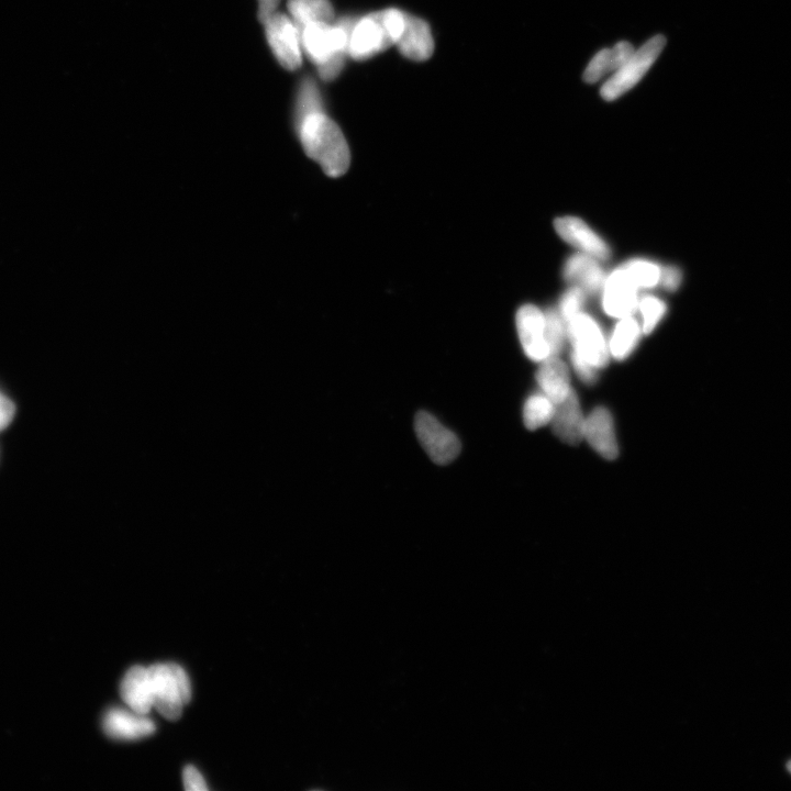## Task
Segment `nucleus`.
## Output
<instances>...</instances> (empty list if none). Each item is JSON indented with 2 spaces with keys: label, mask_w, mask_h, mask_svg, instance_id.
<instances>
[{
  "label": "nucleus",
  "mask_w": 791,
  "mask_h": 791,
  "mask_svg": "<svg viewBox=\"0 0 791 791\" xmlns=\"http://www.w3.org/2000/svg\"><path fill=\"white\" fill-rule=\"evenodd\" d=\"M295 128L303 149L330 177H339L349 170L351 154L339 126L325 111H315L295 119Z\"/></svg>",
  "instance_id": "obj_1"
},
{
  "label": "nucleus",
  "mask_w": 791,
  "mask_h": 791,
  "mask_svg": "<svg viewBox=\"0 0 791 791\" xmlns=\"http://www.w3.org/2000/svg\"><path fill=\"white\" fill-rule=\"evenodd\" d=\"M152 705L161 715L175 721L191 701V682L180 665L155 664L148 668Z\"/></svg>",
  "instance_id": "obj_2"
},
{
  "label": "nucleus",
  "mask_w": 791,
  "mask_h": 791,
  "mask_svg": "<svg viewBox=\"0 0 791 791\" xmlns=\"http://www.w3.org/2000/svg\"><path fill=\"white\" fill-rule=\"evenodd\" d=\"M354 24L351 18H344L338 24L316 22L300 28L303 51L317 68L337 57H347L350 31Z\"/></svg>",
  "instance_id": "obj_3"
},
{
  "label": "nucleus",
  "mask_w": 791,
  "mask_h": 791,
  "mask_svg": "<svg viewBox=\"0 0 791 791\" xmlns=\"http://www.w3.org/2000/svg\"><path fill=\"white\" fill-rule=\"evenodd\" d=\"M665 46L666 39L661 35L646 41L639 50L634 52L628 63L614 73L601 87V97L607 102H614V100L631 91L648 73L655 61L659 59Z\"/></svg>",
  "instance_id": "obj_4"
},
{
  "label": "nucleus",
  "mask_w": 791,
  "mask_h": 791,
  "mask_svg": "<svg viewBox=\"0 0 791 791\" xmlns=\"http://www.w3.org/2000/svg\"><path fill=\"white\" fill-rule=\"evenodd\" d=\"M267 42L276 60L287 71H296L303 64V46L295 21L284 14H273L263 22Z\"/></svg>",
  "instance_id": "obj_5"
},
{
  "label": "nucleus",
  "mask_w": 791,
  "mask_h": 791,
  "mask_svg": "<svg viewBox=\"0 0 791 791\" xmlns=\"http://www.w3.org/2000/svg\"><path fill=\"white\" fill-rule=\"evenodd\" d=\"M415 430L421 447L436 464L447 465L458 458L462 445L455 434L427 411H419Z\"/></svg>",
  "instance_id": "obj_6"
},
{
  "label": "nucleus",
  "mask_w": 791,
  "mask_h": 791,
  "mask_svg": "<svg viewBox=\"0 0 791 791\" xmlns=\"http://www.w3.org/2000/svg\"><path fill=\"white\" fill-rule=\"evenodd\" d=\"M567 334L573 351L581 355L595 369H604L609 363V345L598 323L590 316L578 314L567 323Z\"/></svg>",
  "instance_id": "obj_7"
},
{
  "label": "nucleus",
  "mask_w": 791,
  "mask_h": 791,
  "mask_svg": "<svg viewBox=\"0 0 791 791\" xmlns=\"http://www.w3.org/2000/svg\"><path fill=\"white\" fill-rule=\"evenodd\" d=\"M392 46L381 11L354 21L348 47V55L353 60H369Z\"/></svg>",
  "instance_id": "obj_8"
},
{
  "label": "nucleus",
  "mask_w": 791,
  "mask_h": 791,
  "mask_svg": "<svg viewBox=\"0 0 791 791\" xmlns=\"http://www.w3.org/2000/svg\"><path fill=\"white\" fill-rule=\"evenodd\" d=\"M517 329L523 351L529 359L543 362L550 358V348L545 337V317L538 307L526 305L520 308Z\"/></svg>",
  "instance_id": "obj_9"
},
{
  "label": "nucleus",
  "mask_w": 791,
  "mask_h": 791,
  "mask_svg": "<svg viewBox=\"0 0 791 791\" xmlns=\"http://www.w3.org/2000/svg\"><path fill=\"white\" fill-rule=\"evenodd\" d=\"M603 305L606 313L615 318L630 317L639 307L638 287L622 266L605 282Z\"/></svg>",
  "instance_id": "obj_10"
},
{
  "label": "nucleus",
  "mask_w": 791,
  "mask_h": 791,
  "mask_svg": "<svg viewBox=\"0 0 791 791\" xmlns=\"http://www.w3.org/2000/svg\"><path fill=\"white\" fill-rule=\"evenodd\" d=\"M584 439L606 460H616L619 447L614 419L608 409L599 407L585 419Z\"/></svg>",
  "instance_id": "obj_11"
},
{
  "label": "nucleus",
  "mask_w": 791,
  "mask_h": 791,
  "mask_svg": "<svg viewBox=\"0 0 791 791\" xmlns=\"http://www.w3.org/2000/svg\"><path fill=\"white\" fill-rule=\"evenodd\" d=\"M555 229L561 238L596 260H607L610 256L608 244L582 219L563 217L555 220Z\"/></svg>",
  "instance_id": "obj_12"
},
{
  "label": "nucleus",
  "mask_w": 791,
  "mask_h": 791,
  "mask_svg": "<svg viewBox=\"0 0 791 791\" xmlns=\"http://www.w3.org/2000/svg\"><path fill=\"white\" fill-rule=\"evenodd\" d=\"M585 419L578 397L572 389L562 403L555 405L551 421L555 436L567 444L577 445L584 440Z\"/></svg>",
  "instance_id": "obj_13"
},
{
  "label": "nucleus",
  "mask_w": 791,
  "mask_h": 791,
  "mask_svg": "<svg viewBox=\"0 0 791 791\" xmlns=\"http://www.w3.org/2000/svg\"><path fill=\"white\" fill-rule=\"evenodd\" d=\"M104 730L109 737L120 740H137L155 731L152 720L124 709H111L104 719Z\"/></svg>",
  "instance_id": "obj_14"
},
{
  "label": "nucleus",
  "mask_w": 791,
  "mask_h": 791,
  "mask_svg": "<svg viewBox=\"0 0 791 791\" xmlns=\"http://www.w3.org/2000/svg\"><path fill=\"white\" fill-rule=\"evenodd\" d=\"M397 46L400 53L411 61L423 62L430 59L434 51V40L427 22L407 15L406 27Z\"/></svg>",
  "instance_id": "obj_15"
},
{
  "label": "nucleus",
  "mask_w": 791,
  "mask_h": 791,
  "mask_svg": "<svg viewBox=\"0 0 791 791\" xmlns=\"http://www.w3.org/2000/svg\"><path fill=\"white\" fill-rule=\"evenodd\" d=\"M537 381L543 394L549 397L554 405L562 403L572 392L570 371L557 356H550L542 362L537 374Z\"/></svg>",
  "instance_id": "obj_16"
},
{
  "label": "nucleus",
  "mask_w": 791,
  "mask_h": 791,
  "mask_svg": "<svg viewBox=\"0 0 791 791\" xmlns=\"http://www.w3.org/2000/svg\"><path fill=\"white\" fill-rule=\"evenodd\" d=\"M121 697L133 712L148 715L153 707L148 668H130L121 684Z\"/></svg>",
  "instance_id": "obj_17"
},
{
  "label": "nucleus",
  "mask_w": 791,
  "mask_h": 791,
  "mask_svg": "<svg viewBox=\"0 0 791 791\" xmlns=\"http://www.w3.org/2000/svg\"><path fill=\"white\" fill-rule=\"evenodd\" d=\"M565 280L575 283L590 293L599 291L605 284L603 270L593 256L587 254H576L567 260L564 267Z\"/></svg>",
  "instance_id": "obj_18"
},
{
  "label": "nucleus",
  "mask_w": 791,
  "mask_h": 791,
  "mask_svg": "<svg viewBox=\"0 0 791 791\" xmlns=\"http://www.w3.org/2000/svg\"><path fill=\"white\" fill-rule=\"evenodd\" d=\"M288 11L299 29L316 22H334V9L329 0H288Z\"/></svg>",
  "instance_id": "obj_19"
},
{
  "label": "nucleus",
  "mask_w": 791,
  "mask_h": 791,
  "mask_svg": "<svg viewBox=\"0 0 791 791\" xmlns=\"http://www.w3.org/2000/svg\"><path fill=\"white\" fill-rule=\"evenodd\" d=\"M641 334L642 329L637 320L631 316L621 318L610 339V354L618 361L626 360L637 348Z\"/></svg>",
  "instance_id": "obj_20"
},
{
  "label": "nucleus",
  "mask_w": 791,
  "mask_h": 791,
  "mask_svg": "<svg viewBox=\"0 0 791 791\" xmlns=\"http://www.w3.org/2000/svg\"><path fill=\"white\" fill-rule=\"evenodd\" d=\"M555 405L544 394L532 395L523 407V422L529 430H538L549 425L554 417Z\"/></svg>",
  "instance_id": "obj_21"
},
{
  "label": "nucleus",
  "mask_w": 791,
  "mask_h": 791,
  "mask_svg": "<svg viewBox=\"0 0 791 791\" xmlns=\"http://www.w3.org/2000/svg\"><path fill=\"white\" fill-rule=\"evenodd\" d=\"M622 267L638 288H652L661 281L660 266L650 261L632 260Z\"/></svg>",
  "instance_id": "obj_22"
},
{
  "label": "nucleus",
  "mask_w": 791,
  "mask_h": 791,
  "mask_svg": "<svg viewBox=\"0 0 791 791\" xmlns=\"http://www.w3.org/2000/svg\"><path fill=\"white\" fill-rule=\"evenodd\" d=\"M315 111L323 110V103L318 86L311 79H305L299 85L296 98L295 119L303 117Z\"/></svg>",
  "instance_id": "obj_23"
},
{
  "label": "nucleus",
  "mask_w": 791,
  "mask_h": 791,
  "mask_svg": "<svg viewBox=\"0 0 791 791\" xmlns=\"http://www.w3.org/2000/svg\"><path fill=\"white\" fill-rule=\"evenodd\" d=\"M544 317L545 337L549 344L550 356H557L562 352L566 337H568L567 326H565V320L561 314L556 310L548 311Z\"/></svg>",
  "instance_id": "obj_24"
},
{
  "label": "nucleus",
  "mask_w": 791,
  "mask_h": 791,
  "mask_svg": "<svg viewBox=\"0 0 791 791\" xmlns=\"http://www.w3.org/2000/svg\"><path fill=\"white\" fill-rule=\"evenodd\" d=\"M639 308L643 316V333L650 334L665 316L667 307L663 300L649 295L640 300Z\"/></svg>",
  "instance_id": "obj_25"
},
{
  "label": "nucleus",
  "mask_w": 791,
  "mask_h": 791,
  "mask_svg": "<svg viewBox=\"0 0 791 791\" xmlns=\"http://www.w3.org/2000/svg\"><path fill=\"white\" fill-rule=\"evenodd\" d=\"M609 73H611V51L604 49L599 51L589 62L583 80L587 84H596Z\"/></svg>",
  "instance_id": "obj_26"
},
{
  "label": "nucleus",
  "mask_w": 791,
  "mask_h": 791,
  "mask_svg": "<svg viewBox=\"0 0 791 791\" xmlns=\"http://www.w3.org/2000/svg\"><path fill=\"white\" fill-rule=\"evenodd\" d=\"M585 302V294L581 287H574L565 293L561 299V316L566 323L581 314Z\"/></svg>",
  "instance_id": "obj_27"
},
{
  "label": "nucleus",
  "mask_w": 791,
  "mask_h": 791,
  "mask_svg": "<svg viewBox=\"0 0 791 791\" xmlns=\"http://www.w3.org/2000/svg\"><path fill=\"white\" fill-rule=\"evenodd\" d=\"M611 51V73H616L625 66L633 57L635 52L632 44L628 41H621Z\"/></svg>",
  "instance_id": "obj_28"
},
{
  "label": "nucleus",
  "mask_w": 791,
  "mask_h": 791,
  "mask_svg": "<svg viewBox=\"0 0 791 791\" xmlns=\"http://www.w3.org/2000/svg\"><path fill=\"white\" fill-rule=\"evenodd\" d=\"M572 361L574 370L577 373L578 377L587 384L593 385L597 381V369L588 363L585 359L582 358L581 355L577 354L573 351L572 353Z\"/></svg>",
  "instance_id": "obj_29"
},
{
  "label": "nucleus",
  "mask_w": 791,
  "mask_h": 791,
  "mask_svg": "<svg viewBox=\"0 0 791 791\" xmlns=\"http://www.w3.org/2000/svg\"><path fill=\"white\" fill-rule=\"evenodd\" d=\"M184 787L188 791L208 790L204 777L194 766H187L184 770Z\"/></svg>",
  "instance_id": "obj_30"
},
{
  "label": "nucleus",
  "mask_w": 791,
  "mask_h": 791,
  "mask_svg": "<svg viewBox=\"0 0 791 791\" xmlns=\"http://www.w3.org/2000/svg\"><path fill=\"white\" fill-rule=\"evenodd\" d=\"M682 272L675 266H667L661 273V283L667 291L674 292L682 284Z\"/></svg>",
  "instance_id": "obj_31"
},
{
  "label": "nucleus",
  "mask_w": 791,
  "mask_h": 791,
  "mask_svg": "<svg viewBox=\"0 0 791 791\" xmlns=\"http://www.w3.org/2000/svg\"><path fill=\"white\" fill-rule=\"evenodd\" d=\"M16 408L11 400L0 394V431L4 430L10 425L11 420L15 416Z\"/></svg>",
  "instance_id": "obj_32"
},
{
  "label": "nucleus",
  "mask_w": 791,
  "mask_h": 791,
  "mask_svg": "<svg viewBox=\"0 0 791 791\" xmlns=\"http://www.w3.org/2000/svg\"><path fill=\"white\" fill-rule=\"evenodd\" d=\"M280 3L281 0H259L258 17L262 24L266 19H269L276 13V9Z\"/></svg>",
  "instance_id": "obj_33"
},
{
  "label": "nucleus",
  "mask_w": 791,
  "mask_h": 791,
  "mask_svg": "<svg viewBox=\"0 0 791 791\" xmlns=\"http://www.w3.org/2000/svg\"><path fill=\"white\" fill-rule=\"evenodd\" d=\"M787 768H788V771H789V772H790V774H791V761H790V762H788V764H787Z\"/></svg>",
  "instance_id": "obj_34"
}]
</instances>
